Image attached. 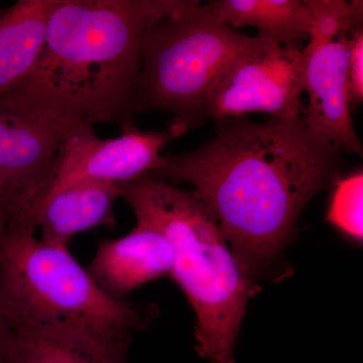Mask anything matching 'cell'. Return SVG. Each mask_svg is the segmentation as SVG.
Returning <instances> with one entry per match:
<instances>
[{"mask_svg": "<svg viewBox=\"0 0 363 363\" xmlns=\"http://www.w3.org/2000/svg\"><path fill=\"white\" fill-rule=\"evenodd\" d=\"M216 123L210 142L162 156L150 174L193 186L255 281L278 271L301 212L338 178L342 152L313 135L302 116L264 123L233 117Z\"/></svg>", "mask_w": 363, "mask_h": 363, "instance_id": "obj_1", "label": "cell"}, {"mask_svg": "<svg viewBox=\"0 0 363 363\" xmlns=\"http://www.w3.org/2000/svg\"><path fill=\"white\" fill-rule=\"evenodd\" d=\"M193 0H58L42 58L0 100L67 124L131 123L143 35Z\"/></svg>", "mask_w": 363, "mask_h": 363, "instance_id": "obj_2", "label": "cell"}, {"mask_svg": "<svg viewBox=\"0 0 363 363\" xmlns=\"http://www.w3.org/2000/svg\"><path fill=\"white\" fill-rule=\"evenodd\" d=\"M138 224L156 229L173 252L171 274L196 315V351L209 363H235L247 303L260 290L245 274L218 224L193 191L147 174L119 184Z\"/></svg>", "mask_w": 363, "mask_h": 363, "instance_id": "obj_3", "label": "cell"}, {"mask_svg": "<svg viewBox=\"0 0 363 363\" xmlns=\"http://www.w3.org/2000/svg\"><path fill=\"white\" fill-rule=\"evenodd\" d=\"M30 226L0 234V308L11 332L59 334L130 348L142 312L99 288L68 247Z\"/></svg>", "mask_w": 363, "mask_h": 363, "instance_id": "obj_4", "label": "cell"}, {"mask_svg": "<svg viewBox=\"0 0 363 363\" xmlns=\"http://www.w3.org/2000/svg\"><path fill=\"white\" fill-rule=\"evenodd\" d=\"M255 40L194 0L157 21L143 35L133 111H168V130L174 138L182 135L204 117L217 79Z\"/></svg>", "mask_w": 363, "mask_h": 363, "instance_id": "obj_5", "label": "cell"}, {"mask_svg": "<svg viewBox=\"0 0 363 363\" xmlns=\"http://www.w3.org/2000/svg\"><path fill=\"white\" fill-rule=\"evenodd\" d=\"M305 55L298 45L255 37L217 79L204 105L215 121L262 112L278 121L303 116Z\"/></svg>", "mask_w": 363, "mask_h": 363, "instance_id": "obj_6", "label": "cell"}, {"mask_svg": "<svg viewBox=\"0 0 363 363\" xmlns=\"http://www.w3.org/2000/svg\"><path fill=\"white\" fill-rule=\"evenodd\" d=\"M173 138L168 130L142 131L130 123L123 125L121 136L102 140L89 124L72 123L60 143L38 209L52 195L80 182L119 185L152 173Z\"/></svg>", "mask_w": 363, "mask_h": 363, "instance_id": "obj_7", "label": "cell"}, {"mask_svg": "<svg viewBox=\"0 0 363 363\" xmlns=\"http://www.w3.org/2000/svg\"><path fill=\"white\" fill-rule=\"evenodd\" d=\"M70 125L0 100V183L13 205V226L35 228V212Z\"/></svg>", "mask_w": 363, "mask_h": 363, "instance_id": "obj_8", "label": "cell"}, {"mask_svg": "<svg viewBox=\"0 0 363 363\" xmlns=\"http://www.w3.org/2000/svg\"><path fill=\"white\" fill-rule=\"evenodd\" d=\"M350 33L323 45L303 47L304 92L308 106L303 121L313 135L340 152L362 156V145L351 118L347 84Z\"/></svg>", "mask_w": 363, "mask_h": 363, "instance_id": "obj_9", "label": "cell"}, {"mask_svg": "<svg viewBox=\"0 0 363 363\" xmlns=\"http://www.w3.org/2000/svg\"><path fill=\"white\" fill-rule=\"evenodd\" d=\"M172 264L168 240L156 229L136 224L130 233L102 241L86 269L107 295L124 301L140 286L169 276Z\"/></svg>", "mask_w": 363, "mask_h": 363, "instance_id": "obj_10", "label": "cell"}, {"mask_svg": "<svg viewBox=\"0 0 363 363\" xmlns=\"http://www.w3.org/2000/svg\"><path fill=\"white\" fill-rule=\"evenodd\" d=\"M118 197V186L105 182H80L59 191L43 202L35 213L40 240L68 247L79 233L113 226V205Z\"/></svg>", "mask_w": 363, "mask_h": 363, "instance_id": "obj_11", "label": "cell"}, {"mask_svg": "<svg viewBox=\"0 0 363 363\" xmlns=\"http://www.w3.org/2000/svg\"><path fill=\"white\" fill-rule=\"evenodd\" d=\"M58 0H18L0 9V95L23 84L37 68Z\"/></svg>", "mask_w": 363, "mask_h": 363, "instance_id": "obj_12", "label": "cell"}, {"mask_svg": "<svg viewBox=\"0 0 363 363\" xmlns=\"http://www.w3.org/2000/svg\"><path fill=\"white\" fill-rule=\"evenodd\" d=\"M204 6L227 26H253L257 37L277 44L301 47L309 39L311 13L306 0H215Z\"/></svg>", "mask_w": 363, "mask_h": 363, "instance_id": "obj_13", "label": "cell"}, {"mask_svg": "<svg viewBox=\"0 0 363 363\" xmlns=\"http://www.w3.org/2000/svg\"><path fill=\"white\" fill-rule=\"evenodd\" d=\"M128 350L88 339L11 332L6 363H130Z\"/></svg>", "mask_w": 363, "mask_h": 363, "instance_id": "obj_14", "label": "cell"}, {"mask_svg": "<svg viewBox=\"0 0 363 363\" xmlns=\"http://www.w3.org/2000/svg\"><path fill=\"white\" fill-rule=\"evenodd\" d=\"M311 13L309 44L318 45L335 40L342 33H350L362 26V1L306 0Z\"/></svg>", "mask_w": 363, "mask_h": 363, "instance_id": "obj_15", "label": "cell"}, {"mask_svg": "<svg viewBox=\"0 0 363 363\" xmlns=\"http://www.w3.org/2000/svg\"><path fill=\"white\" fill-rule=\"evenodd\" d=\"M362 171L336 181L327 220L352 240L362 241Z\"/></svg>", "mask_w": 363, "mask_h": 363, "instance_id": "obj_16", "label": "cell"}, {"mask_svg": "<svg viewBox=\"0 0 363 363\" xmlns=\"http://www.w3.org/2000/svg\"><path fill=\"white\" fill-rule=\"evenodd\" d=\"M347 84L350 104L363 101V28L358 26L350 33L347 57Z\"/></svg>", "mask_w": 363, "mask_h": 363, "instance_id": "obj_17", "label": "cell"}, {"mask_svg": "<svg viewBox=\"0 0 363 363\" xmlns=\"http://www.w3.org/2000/svg\"><path fill=\"white\" fill-rule=\"evenodd\" d=\"M13 224V205L4 186L0 183V234L6 231Z\"/></svg>", "mask_w": 363, "mask_h": 363, "instance_id": "obj_18", "label": "cell"}, {"mask_svg": "<svg viewBox=\"0 0 363 363\" xmlns=\"http://www.w3.org/2000/svg\"><path fill=\"white\" fill-rule=\"evenodd\" d=\"M11 331L7 326L1 308H0V363H6V354L9 342H11Z\"/></svg>", "mask_w": 363, "mask_h": 363, "instance_id": "obj_19", "label": "cell"}]
</instances>
